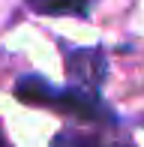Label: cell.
<instances>
[{
	"label": "cell",
	"mask_w": 144,
	"mask_h": 147,
	"mask_svg": "<svg viewBox=\"0 0 144 147\" xmlns=\"http://www.w3.org/2000/svg\"><path fill=\"white\" fill-rule=\"evenodd\" d=\"M15 93L21 102H33V105H48V108L66 111L72 117L81 120H108V123H117L114 111L105 108V102L99 99V90H90L84 84L72 81L69 87H51L48 81H42L39 75H24L21 81L15 84Z\"/></svg>",
	"instance_id": "6da1fadb"
},
{
	"label": "cell",
	"mask_w": 144,
	"mask_h": 147,
	"mask_svg": "<svg viewBox=\"0 0 144 147\" xmlns=\"http://www.w3.org/2000/svg\"><path fill=\"white\" fill-rule=\"evenodd\" d=\"M51 147H135L129 138H114L105 132H84V129H60L51 138Z\"/></svg>",
	"instance_id": "7a4b0ae2"
},
{
	"label": "cell",
	"mask_w": 144,
	"mask_h": 147,
	"mask_svg": "<svg viewBox=\"0 0 144 147\" xmlns=\"http://www.w3.org/2000/svg\"><path fill=\"white\" fill-rule=\"evenodd\" d=\"M36 15H90L96 0H24Z\"/></svg>",
	"instance_id": "3957f363"
},
{
	"label": "cell",
	"mask_w": 144,
	"mask_h": 147,
	"mask_svg": "<svg viewBox=\"0 0 144 147\" xmlns=\"http://www.w3.org/2000/svg\"><path fill=\"white\" fill-rule=\"evenodd\" d=\"M0 147H12L9 138H6V132H3V126H0Z\"/></svg>",
	"instance_id": "277c9868"
},
{
	"label": "cell",
	"mask_w": 144,
	"mask_h": 147,
	"mask_svg": "<svg viewBox=\"0 0 144 147\" xmlns=\"http://www.w3.org/2000/svg\"><path fill=\"white\" fill-rule=\"evenodd\" d=\"M141 123H144V120H141Z\"/></svg>",
	"instance_id": "5b68a950"
}]
</instances>
